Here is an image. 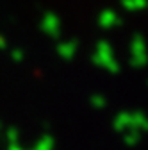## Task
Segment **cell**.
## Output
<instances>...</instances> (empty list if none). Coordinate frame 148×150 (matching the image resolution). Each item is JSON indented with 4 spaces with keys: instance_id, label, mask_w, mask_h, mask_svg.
I'll return each mask as SVG.
<instances>
[{
    "instance_id": "obj_14",
    "label": "cell",
    "mask_w": 148,
    "mask_h": 150,
    "mask_svg": "<svg viewBox=\"0 0 148 150\" xmlns=\"http://www.w3.org/2000/svg\"><path fill=\"white\" fill-rule=\"evenodd\" d=\"M7 150H23V148L20 146V143H13V145L7 146Z\"/></svg>"
},
{
    "instance_id": "obj_2",
    "label": "cell",
    "mask_w": 148,
    "mask_h": 150,
    "mask_svg": "<svg viewBox=\"0 0 148 150\" xmlns=\"http://www.w3.org/2000/svg\"><path fill=\"white\" fill-rule=\"evenodd\" d=\"M91 61H93L95 66L109 71V73H120V63L114 57V50L111 47V43L107 40H98L93 50V55H91Z\"/></svg>"
},
{
    "instance_id": "obj_7",
    "label": "cell",
    "mask_w": 148,
    "mask_h": 150,
    "mask_svg": "<svg viewBox=\"0 0 148 150\" xmlns=\"http://www.w3.org/2000/svg\"><path fill=\"white\" fill-rule=\"evenodd\" d=\"M55 148V141L50 134H43L38 141H36L29 150H54Z\"/></svg>"
},
{
    "instance_id": "obj_8",
    "label": "cell",
    "mask_w": 148,
    "mask_h": 150,
    "mask_svg": "<svg viewBox=\"0 0 148 150\" xmlns=\"http://www.w3.org/2000/svg\"><path fill=\"white\" fill-rule=\"evenodd\" d=\"M120 4H121L123 9L130 11V13L148 9V0H120Z\"/></svg>"
},
{
    "instance_id": "obj_1",
    "label": "cell",
    "mask_w": 148,
    "mask_h": 150,
    "mask_svg": "<svg viewBox=\"0 0 148 150\" xmlns=\"http://www.w3.org/2000/svg\"><path fill=\"white\" fill-rule=\"evenodd\" d=\"M113 127L116 132H128V130H136V132H148V116L143 111H120L113 118Z\"/></svg>"
},
{
    "instance_id": "obj_10",
    "label": "cell",
    "mask_w": 148,
    "mask_h": 150,
    "mask_svg": "<svg viewBox=\"0 0 148 150\" xmlns=\"http://www.w3.org/2000/svg\"><path fill=\"white\" fill-rule=\"evenodd\" d=\"M89 104L93 105L95 109L102 111V109H105V107H107V98H105L104 95H91V98H89Z\"/></svg>"
},
{
    "instance_id": "obj_15",
    "label": "cell",
    "mask_w": 148,
    "mask_h": 150,
    "mask_svg": "<svg viewBox=\"0 0 148 150\" xmlns=\"http://www.w3.org/2000/svg\"><path fill=\"white\" fill-rule=\"evenodd\" d=\"M0 136H2V123H0Z\"/></svg>"
},
{
    "instance_id": "obj_4",
    "label": "cell",
    "mask_w": 148,
    "mask_h": 150,
    "mask_svg": "<svg viewBox=\"0 0 148 150\" xmlns=\"http://www.w3.org/2000/svg\"><path fill=\"white\" fill-rule=\"evenodd\" d=\"M39 29L52 40H59L61 38V32H63V25H61V18L52 13V11H47L43 16H41V22H39Z\"/></svg>"
},
{
    "instance_id": "obj_12",
    "label": "cell",
    "mask_w": 148,
    "mask_h": 150,
    "mask_svg": "<svg viewBox=\"0 0 148 150\" xmlns=\"http://www.w3.org/2000/svg\"><path fill=\"white\" fill-rule=\"evenodd\" d=\"M9 55H11V59H13L14 63H22L23 57H25V52H23L22 48H13Z\"/></svg>"
},
{
    "instance_id": "obj_5",
    "label": "cell",
    "mask_w": 148,
    "mask_h": 150,
    "mask_svg": "<svg viewBox=\"0 0 148 150\" xmlns=\"http://www.w3.org/2000/svg\"><path fill=\"white\" fill-rule=\"evenodd\" d=\"M123 23V18L114 11V9H104L98 14V25L102 29H114Z\"/></svg>"
},
{
    "instance_id": "obj_9",
    "label": "cell",
    "mask_w": 148,
    "mask_h": 150,
    "mask_svg": "<svg viewBox=\"0 0 148 150\" xmlns=\"http://www.w3.org/2000/svg\"><path fill=\"white\" fill-rule=\"evenodd\" d=\"M123 143L127 146H136L141 139H143V134L141 132H136V130H128V132H123Z\"/></svg>"
},
{
    "instance_id": "obj_3",
    "label": "cell",
    "mask_w": 148,
    "mask_h": 150,
    "mask_svg": "<svg viewBox=\"0 0 148 150\" xmlns=\"http://www.w3.org/2000/svg\"><path fill=\"white\" fill-rule=\"evenodd\" d=\"M128 63L132 68H144L148 64V47L143 34H134L128 47Z\"/></svg>"
},
{
    "instance_id": "obj_6",
    "label": "cell",
    "mask_w": 148,
    "mask_h": 150,
    "mask_svg": "<svg viewBox=\"0 0 148 150\" xmlns=\"http://www.w3.org/2000/svg\"><path fill=\"white\" fill-rule=\"evenodd\" d=\"M55 50H57V54H59L61 59L70 61V59L75 57V54H77V50H79V41H77V40H64V41H59L57 47H55Z\"/></svg>"
},
{
    "instance_id": "obj_11",
    "label": "cell",
    "mask_w": 148,
    "mask_h": 150,
    "mask_svg": "<svg viewBox=\"0 0 148 150\" xmlns=\"http://www.w3.org/2000/svg\"><path fill=\"white\" fill-rule=\"evenodd\" d=\"M6 138H7V143L9 145L18 143V141H20V130H18L16 127H9L7 132H6Z\"/></svg>"
},
{
    "instance_id": "obj_13",
    "label": "cell",
    "mask_w": 148,
    "mask_h": 150,
    "mask_svg": "<svg viewBox=\"0 0 148 150\" xmlns=\"http://www.w3.org/2000/svg\"><path fill=\"white\" fill-rule=\"evenodd\" d=\"M7 48V40H6V36L0 34V50H6Z\"/></svg>"
},
{
    "instance_id": "obj_16",
    "label": "cell",
    "mask_w": 148,
    "mask_h": 150,
    "mask_svg": "<svg viewBox=\"0 0 148 150\" xmlns=\"http://www.w3.org/2000/svg\"><path fill=\"white\" fill-rule=\"evenodd\" d=\"M146 84H148V81H146Z\"/></svg>"
}]
</instances>
